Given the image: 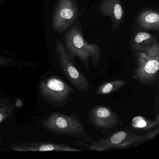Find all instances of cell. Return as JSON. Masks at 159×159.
<instances>
[{
	"label": "cell",
	"instance_id": "obj_1",
	"mask_svg": "<svg viewBox=\"0 0 159 159\" xmlns=\"http://www.w3.org/2000/svg\"><path fill=\"white\" fill-rule=\"evenodd\" d=\"M159 133V125L142 135L133 134L127 131H118L108 136L98 139L91 142L77 143L76 145H84L88 149L96 152L105 151L115 148H126L136 147L149 141L157 136Z\"/></svg>",
	"mask_w": 159,
	"mask_h": 159
},
{
	"label": "cell",
	"instance_id": "obj_2",
	"mask_svg": "<svg viewBox=\"0 0 159 159\" xmlns=\"http://www.w3.org/2000/svg\"><path fill=\"white\" fill-rule=\"evenodd\" d=\"M65 44L69 55L78 57L87 70L90 68L89 60L97 68L102 57L101 48L98 44L89 43L85 40L80 30L77 26L71 28L65 36Z\"/></svg>",
	"mask_w": 159,
	"mask_h": 159
},
{
	"label": "cell",
	"instance_id": "obj_3",
	"mask_svg": "<svg viewBox=\"0 0 159 159\" xmlns=\"http://www.w3.org/2000/svg\"><path fill=\"white\" fill-rule=\"evenodd\" d=\"M44 128L58 135L80 139L90 142L93 140L86 132L77 114H65L54 112L41 121Z\"/></svg>",
	"mask_w": 159,
	"mask_h": 159
},
{
	"label": "cell",
	"instance_id": "obj_4",
	"mask_svg": "<svg viewBox=\"0 0 159 159\" xmlns=\"http://www.w3.org/2000/svg\"><path fill=\"white\" fill-rule=\"evenodd\" d=\"M39 89L43 98L54 107H66L73 101L71 95L76 93L71 86L57 76L43 80L40 84Z\"/></svg>",
	"mask_w": 159,
	"mask_h": 159
},
{
	"label": "cell",
	"instance_id": "obj_5",
	"mask_svg": "<svg viewBox=\"0 0 159 159\" xmlns=\"http://www.w3.org/2000/svg\"><path fill=\"white\" fill-rule=\"evenodd\" d=\"M55 54L57 62L68 80L80 93L90 92L89 81L84 75L68 53L64 45L60 41L56 42Z\"/></svg>",
	"mask_w": 159,
	"mask_h": 159
},
{
	"label": "cell",
	"instance_id": "obj_6",
	"mask_svg": "<svg viewBox=\"0 0 159 159\" xmlns=\"http://www.w3.org/2000/svg\"><path fill=\"white\" fill-rule=\"evenodd\" d=\"M135 56L136 65L131 79L144 85L155 84L159 77V56L150 57L142 52H136Z\"/></svg>",
	"mask_w": 159,
	"mask_h": 159
},
{
	"label": "cell",
	"instance_id": "obj_7",
	"mask_svg": "<svg viewBox=\"0 0 159 159\" xmlns=\"http://www.w3.org/2000/svg\"><path fill=\"white\" fill-rule=\"evenodd\" d=\"M78 16V7L74 0H59L52 21L54 30L62 32L70 27Z\"/></svg>",
	"mask_w": 159,
	"mask_h": 159
},
{
	"label": "cell",
	"instance_id": "obj_8",
	"mask_svg": "<svg viewBox=\"0 0 159 159\" xmlns=\"http://www.w3.org/2000/svg\"><path fill=\"white\" fill-rule=\"evenodd\" d=\"M88 119L95 128L100 130L112 129L121 124L118 114L109 108L103 106L93 107L89 111Z\"/></svg>",
	"mask_w": 159,
	"mask_h": 159
},
{
	"label": "cell",
	"instance_id": "obj_9",
	"mask_svg": "<svg viewBox=\"0 0 159 159\" xmlns=\"http://www.w3.org/2000/svg\"><path fill=\"white\" fill-rule=\"evenodd\" d=\"M9 148L11 150L19 152H80L81 151L64 144L45 142L16 143L10 145Z\"/></svg>",
	"mask_w": 159,
	"mask_h": 159
},
{
	"label": "cell",
	"instance_id": "obj_10",
	"mask_svg": "<svg viewBox=\"0 0 159 159\" xmlns=\"http://www.w3.org/2000/svg\"><path fill=\"white\" fill-rule=\"evenodd\" d=\"M98 10L101 14L111 18L113 27H117L122 23L124 11L120 0H103Z\"/></svg>",
	"mask_w": 159,
	"mask_h": 159
},
{
	"label": "cell",
	"instance_id": "obj_11",
	"mask_svg": "<svg viewBox=\"0 0 159 159\" xmlns=\"http://www.w3.org/2000/svg\"><path fill=\"white\" fill-rule=\"evenodd\" d=\"M137 23L144 29L159 31V13L151 10L144 11L138 17Z\"/></svg>",
	"mask_w": 159,
	"mask_h": 159
},
{
	"label": "cell",
	"instance_id": "obj_12",
	"mask_svg": "<svg viewBox=\"0 0 159 159\" xmlns=\"http://www.w3.org/2000/svg\"><path fill=\"white\" fill-rule=\"evenodd\" d=\"M157 41L156 39L149 33L139 32L133 39L132 47L137 52H143Z\"/></svg>",
	"mask_w": 159,
	"mask_h": 159
},
{
	"label": "cell",
	"instance_id": "obj_13",
	"mask_svg": "<svg viewBox=\"0 0 159 159\" xmlns=\"http://www.w3.org/2000/svg\"><path fill=\"white\" fill-rule=\"evenodd\" d=\"M131 125L135 130L139 132L152 130L159 125V114L156 115L154 120H151L140 116L134 117L132 119Z\"/></svg>",
	"mask_w": 159,
	"mask_h": 159
},
{
	"label": "cell",
	"instance_id": "obj_14",
	"mask_svg": "<svg viewBox=\"0 0 159 159\" xmlns=\"http://www.w3.org/2000/svg\"><path fill=\"white\" fill-rule=\"evenodd\" d=\"M126 84V82L122 80H117L105 82L98 86L96 91L98 95H107L116 92Z\"/></svg>",
	"mask_w": 159,
	"mask_h": 159
},
{
	"label": "cell",
	"instance_id": "obj_15",
	"mask_svg": "<svg viewBox=\"0 0 159 159\" xmlns=\"http://www.w3.org/2000/svg\"><path fill=\"white\" fill-rule=\"evenodd\" d=\"M14 111V106L7 99L0 98V124L11 116Z\"/></svg>",
	"mask_w": 159,
	"mask_h": 159
},
{
	"label": "cell",
	"instance_id": "obj_16",
	"mask_svg": "<svg viewBox=\"0 0 159 159\" xmlns=\"http://www.w3.org/2000/svg\"><path fill=\"white\" fill-rule=\"evenodd\" d=\"M143 52L147 56L150 57H155L159 56V44L158 42L154 43L149 48Z\"/></svg>",
	"mask_w": 159,
	"mask_h": 159
},
{
	"label": "cell",
	"instance_id": "obj_17",
	"mask_svg": "<svg viewBox=\"0 0 159 159\" xmlns=\"http://www.w3.org/2000/svg\"><path fill=\"white\" fill-rule=\"evenodd\" d=\"M12 63V60L9 58L0 57V66L9 65Z\"/></svg>",
	"mask_w": 159,
	"mask_h": 159
},
{
	"label": "cell",
	"instance_id": "obj_18",
	"mask_svg": "<svg viewBox=\"0 0 159 159\" xmlns=\"http://www.w3.org/2000/svg\"><path fill=\"white\" fill-rule=\"evenodd\" d=\"M1 142H2L1 140H0V145H1Z\"/></svg>",
	"mask_w": 159,
	"mask_h": 159
}]
</instances>
